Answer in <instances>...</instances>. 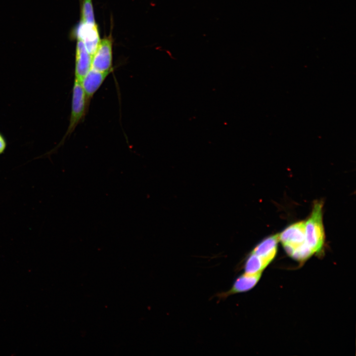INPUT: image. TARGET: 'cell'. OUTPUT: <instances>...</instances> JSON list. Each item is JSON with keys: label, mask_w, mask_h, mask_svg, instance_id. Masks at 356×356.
Here are the masks:
<instances>
[{"label": "cell", "mask_w": 356, "mask_h": 356, "mask_svg": "<svg viewBox=\"0 0 356 356\" xmlns=\"http://www.w3.org/2000/svg\"><path fill=\"white\" fill-rule=\"evenodd\" d=\"M279 240L290 256L297 247L306 243L305 222L294 223L279 234Z\"/></svg>", "instance_id": "cell-3"}, {"label": "cell", "mask_w": 356, "mask_h": 356, "mask_svg": "<svg viewBox=\"0 0 356 356\" xmlns=\"http://www.w3.org/2000/svg\"><path fill=\"white\" fill-rule=\"evenodd\" d=\"M323 202L316 201L313 203L312 211L305 222V239L313 253H320L325 239L322 222Z\"/></svg>", "instance_id": "cell-1"}, {"label": "cell", "mask_w": 356, "mask_h": 356, "mask_svg": "<svg viewBox=\"0 0 356 356\" xmlns=\"http://www.w3.org/2000/svg\"><path fill=\"white\" fill-rule=\"evenodd\" d=\"M92 55L88 50L83 42L77 38L76 48L75 79L81 82L91 68Z\"/></svg>", "instance_id": "cell-7"}, {"label": "cell", "mask_w": 356, "mask_h": 356, "mask_svg": "<svg viewBox=\"0 0 356 356\" xmlns=\"http://www.w3.org/2000/svg\"><path fill=\"white\" fill-rule=\"evenodd\" d=\"M88 100L81 82L75 79L72 89L71 111L68 127L57 147L63 144L65 139L72 134L77 125L83 120L87 111Z\"/></svg>", "instance_id": "cell-2"}, {"label": "cell", "mask_w": 356, "mask_h": 356, "mask_svg": "<svg viewBox=\"0 0 356 356\" xmlns=\"http://www.w3.org/2000/svg\"><path fill=\"white\" fill-rule=\"evenodd\" d=\"M91 68L101 72L112 71V43L110 38L106 37L100 41L92 56Z\"/></svg>", "instance_id": "cell-4"}, {"label": "cell", "mask_w": 356, "mask_h": 356, "mask_svg": "<svg viewBox=\"0 0 356 356\" xmlns=\"http://www.w3.org/2000/svg\"><path fill=\"white\" fill-rule=\"evenodd\" d=\"M267 265L268 264L262 258L251 252L245 261L244 273L256 274L262 272Z\"/></svg>", "instance_id": "cell-10"}, {"label": "cell", "mask_w": 356, "mask_h": 356, "mask_svg": "<svg viewBox=\"0 0 356 356\" xmlns=\"http://www.w3.org/2000/svg\"><path fill=\"white\" fill-rule=\"evenodd\" d=\"M7 147V141L5 137L0 132V155L3 154Z\"/></svg>", "instance_id": "cell-12"}, {"label": "cell", "mask_w": 356, "mask_h": 356, "mask_svg": "<svg viewBox=\"0 0 356 356\" xmlns=\"http://www.w3.org/2000/svg\"><path fill=\"white\" fill-rule=\"evenodd\" d=\"M279 241V234L271 235L259 243L251 252L269 264L276 256Z\"/></svg>", "instance_id": "cell-9"}, {"label": "cell", "mask_w": 356, "mask_h": 356, "mask_svg": "<svg viewBox=\"0 0 356 356\" xmlns=\"http://www.w3.org/2000/svg\"><path fill=\"white\" fill-rule=\"evenodd\" d=\"M81 22L89 25H95L92 0H83L81 15Z\"/></svg>", "instance_id": "cell-11"}, {"label": "cell", "mask_w": 356, "mask_h": 356, "mask_svg": "<svg viewBox=\"0 0 356 356\" xmlns=\"http://www.w3.org/2000/svg\"><path fill=\"white\" fill-rule=\"evenodd\" d=\"M77 38L83 42L87 50L92 56L100 41L96 24L89 25L81 22L77 28Z\"/></svg>", "instance_id": "cell-6"}, {"label": "cell", "mask_w": 356, "mask_h": 356, "mask_svg": "<svg viewBox=\"0 0 356 356\" xmlns=\"http://www.w3.org/2000/svg\"><path fill=\"white\" fill-rule=\"evenodd\" d=\"M262 273L256 274L244 273L240 275L235 279L229 290L217 294L216 297L219 300H224L231 295L250 290L256 286L260 279Z\"/></svg>", "instance_id": "cell-5"}, {"label": "cell", "mask_w": 356, "mask_h": 356, "mask_svg": "<svg viewBox=\"0 0 356 356\" xmlns=\"http://www.w3.org/2000/svg\"><path fill=\"white\" fill-rule=\"evenodd\" d=\"M110 73L91 68L83 78L80 82L89 100L98 90Z\"/></svg>", "instance_id": "cell-8"}]
</instances>
